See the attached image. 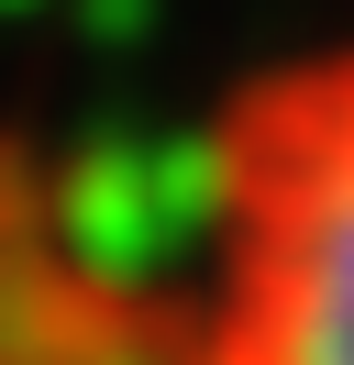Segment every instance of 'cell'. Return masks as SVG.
Listing matches in <instances>:
<instances>
[{"instance_id":"7a4b0ae2","label":"cell","mask_w":354,"mask_h":365,"mask_svg":"<svg viewBox=\"0 0 354 365\" xmlns=\"http://www.w3.org/2000/svg\"><path fill=\"white\" fill-rule=\"evenodd\" d=\"M0 365H199L188 299L100 255L34 166L0 155Z\"/></svg>"},{"instance_id":"6da1fadb","label":"cell","mask_w":354,"mask_h":365,"mask_svg":"<svg viewBox=\"0 0 354 365\" xmlns=\"http://www.w3.org/2000/svg\"><path fill=\"white\" fill-rule=\"evenodd\" d=\"M199 365H354V45L243 78L211 133Z\"/></svg>"}]
</instances>
